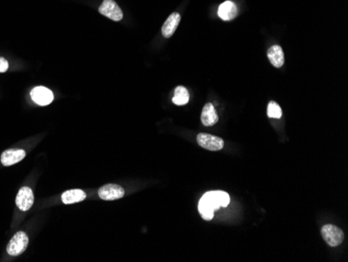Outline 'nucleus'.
<instances>
[{"label":"nucleus","mask_w":348,"mask_h":262,"mask_svg":"<svg viewBox=\"0 0 348 262\" xmlns=\"http://www.w3.org/2000/svg\"><path fill=\"white\" fill-rule=\"evenodd\" d=\"M321 235H322L326 243L331 247H338L344 241V234L340 228L334 225H326L321 229Z\"/></svg>","instance_id":"obj_1"},{"label":"nucleus","mask_w":348,"mask_h":262,"mask_svg":"<svg viewBox=\"0 0 348 262\" xmlns=\"http://www.w3.org/2000/svg\"><path fill=\"white\" fill-rule=\"evenodd\" d=\"M29 246V237L24 232H17L10 241L7 251L11 256H19Z\"/></svg>","instance_id":"obj_2"},{"label":"nucleus","mask_w":348,"mask_h":262,"mask_svg":"<svg viewBox=\"0 0 348 262\" xmlns=\"http://www.w3.org/2000/svg\"><path fill=\"white\" fill-rule=\"evenodd\" d=\"M197 143L201 147L208 149V150H213V151L220 150L224 146V141L222 138L214 136V135H210V134H205V133H201L197 135Z\"/></svg>","instance_id":"obj_3"},{"label":"nucleus","mask_w":348,"mask_h":262,"mask_svg":"<svg viewBox=\"0 0 348 262\" xmlns=\"http://www.w3.org/2000/svg\"><path fill=\"white\" fill-rule=\"evenodd\" d=\"M35 202L34 192L30 187H22L17 193L16 205L21 211H28Z\"/></svg>","instance_id":"obj_4"},{"label":"nucleus","mask_w":348,"mask_h":262,"mask_svg":"<svg viewBox=\"0 0 348 262\" xmlns=\"http://www.w3.org/2000/svg\"><path fill=\"white\" fill-rule=\"evenodd\" d=\"M99 13L114 21H120L123 18V13L114 0H103L99 8Z\"/></svg>","instance_id":"obj_5"},{"label":"nucleus","mask_w":348,"mask_h":262,"mask_svg":"<svg viewBox=\"0 0 348 262\" xmlns=\"http://www.w3.org/2000/svg\"><path fill=\"white\" fill-rule=\"evenodd\" d=\"M125 194L124 189L117 184H106L98 190V195L104 201H114L123 198Z\"/></svg>","instance_id":"obj_6"},{"label":"nucleus","mask_w":348,"mask_h":262,"mask_svg":"<svg viewBox=\"0 0 348 262\" xmlns=\"http://www.w3.org/2000/svg\"><path fill=\"white\" fill-rule=\"evenodd\" d=\"M31 95L33 100L39 106H47L53 100V93L49 89L41 86L34 88Z\"/></svg>","instance_id":"obj_7"},{"label":"nucleus","mask_w":348,"mask_h":262,"mask_svg":"<svg viewBox=\"0 0 348 262\" xmlns=\"http://www.w3.org/2000/svg\"><path fill=\"white\" fill-rule=\"evenodd\" d=\"M26 152L23 149H7L2 155V163L5 166L14 165L25 158Z\"/></svg>","instance_id":"obj_8"},{"label":"nucleus","mask_w":348,"mask_h":262,"mask_svg":"<svg viewBox=\"0 0 348 262\" xmlns=\"http://www.w3.org/2000/svg\"><path fill=\"white\" fill-rule=\"evenodd\" d=\"M180 22V15L178 13H172L165 23L163 24L162 28V34L165 38H170L176 31L177 26Z\"/></svg>","instance_id":"obj_9"},{"label":"nucleus","mask_w":348,"mask_h":262,"mask_svg":"<svg viewBox=\"0 0 348 262\" xmlns=\"http://www.w3.org/2000/svg\"><path fill=\"white\" fill-rule=\"evenodd\" d=\"M201 122L204 126H212L218 122V115L211 102H207L202 109Z\"/></svg>","instance_id":"obj_10"},{"label":"nucleus","mask_w":348,"mask_h":262,"mask_svg":"<svg viewBox=\"0 0 348 262\" xmlns=\"http://www.w3.org/2000/svg\"><path fill=\"white\" fill-rule=\"evenodd\" d=\"M267 56L270 63L275 67V68H281L284 63H285V56H284V50L280 45H273L268 49L267 52Z\"/></svg>","instance_id":"obj_11"},{"label":"nucleus","mask_w":348,"mask_h":262,"mask_svg":"<svg viewBox=\"0 0 348 262\" xmlns=\"http://www.w3.org/2000/svg\"><path fill=\"white\" fill-rule=\"evenodd\" d=\"M237 14H238L237 7L233 2H230V0H227V2L221 4L218 9V16L224 21H230L235 19Z\"/></svg>","instance_id":"obj_12"},{"label":"nucleus","mask_w":348,"mask_h":262,"mask_svg":"<svg viewBox=\"0 0 348 262\" xmlns=\"http://www.w3.org/2000/svg\"><path fill=\"white\" fill-rule=\"evenodd\" d=\"M87 198V194L80 189L67 190L62 194V202L66 205L82 202Z\"/></svg>","instance_id":"obj_13"},{"label":"nucleus","mask_w":348,"mask_h":262,"mask_svg":"<svg viewBox=\"0 0 348 262\" xmlns=\"http://www.w3.org/2000/svg\"><path fill=\"white\" fill-rule=\"evenodd\" d=\"M189 98H190L189 92L184 87L178 86V87L175 88L172 101L175 104H177V106H183V104H187L189 101Z\"/></svg>","instance_id":"obj_14"},{"label":"nucleus","mask_w":348,"mask_h":262,"mask_svg":"<svg viewBox=\"0 0 348 262\" xmlns=\"http://www.w3.org/2000/svg\"><path fill=\"white\" fill-rule=\"evenodd\" d=\"M198 209H199V213L202 215L203 220L205 221H211L214 216V209L212 208V206L206 202V200L202 196L199 205H198Z\"/></svg>","instance_id":"obj_15"},{"label":"nucleus","mask_w":348,"mask_h":262,"mask_svg":"<svg viewBox=\"0 0 348 262\" xmlns=\"http://www.w3.org/2000/svg\"><path fill=\"white\" fill-rule=\"evenodd\" d=\"M267 114L270 118H281L283 116V112L281 107L275 101H270L268 104V110H267Z\"/></svg>","instance_id":"obj_16"},{"label":"nucleus","mask_w":348,"mask_h":262,"mask_svg":"<svg viewBox=\"0 0 348 262\" xmlns=\"http://www.w3.org/2000/svg\"><path fill=\"white\" fill-rule=\"evenodd\" d=\"M215 193H216L217 201H218L220 207H226L229 204L228 193H226L224 191H215Z\"/></svg>","instance_id":"obj_17"},{"label":"nucleus","mask_w":348,"mask_h":262,"mask_svg":"<svg viewBox=\"0 0 348 262\" xmlns=\"http://www.w3.org/2000/svg\"><path fill=\"white\" fill-rule=\"evenodd\" d=\"M9 69V62L5 58H0V72H6Z\"/></svg>","instance_id":"obj_18"}]
</instances>
